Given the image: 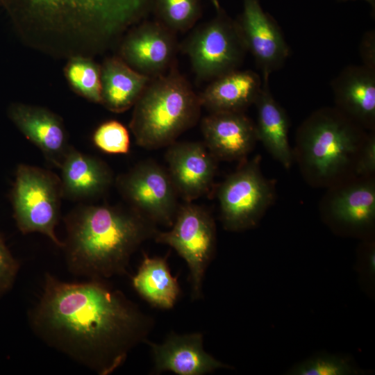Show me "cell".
Returning <instances> with one entry per match:
<instances>
[{"label":"cell","instance_id":"obj_16","mask_svg":"<svg viewBox=\"0 0 375 375\" xmlns=\"http://www.w3.org/2000/svg\"><path fill=\"white\" fill-rule=\"evenodd\" d=\"M203 143L217 160H244L258 138L256 125L244 112H215L203 118Z\"/></svg>","mask_w":375,"mask_h":375},{"label":"cell","instance_id":"obj_2","mask_svg":"<svg viewBox=\"0 0 375 375\" xmlns=\"http://www.w3.org/2000/svg\"><path fill=\"white\" fill-rule=\"evenodd\" d=\"M30 45L64 57L109 49L152 10L153 0H0Z\"/></svg>","mask_w":375,"mask_h":375},{"label":"cell","instance_id":"obj_20","mask_svg":"<svg viewBox=\"0 0 375 375\" xmlns=\"http://www.w3.org/2000/svg\"><path fill=\"white\" fill-rule=\"evenodd\" d=\"M62 197L85 199L103 193L112 182L109 167L100 159L70 148L60 167Z\"/></svg>","mask_w":375,"mask_h":375},{"label":"cell","instance_id":"obj_25","mask_svg":"<svg viewBox=\"0 0 375 375\" xmlns=\"http://www.w3.org/2000/svg\"><path fill=\"white\" fill-rule=\"evenodd\" d=\"M156 20L174 32L192 28L201 16V0H153Z\"/></svg>","mask_w":375,"mask_h":375},{"label":"cell","instance_id":"obj_18","mask_svg":"<svg viewBox=\"0 0 375 375\" xmlns=\"http://www.w3.org/2000/svg\"><path fill=\"white\" fill-rule=\"evenodd\" d=\"M9 113L20 131L42 152L46 159L60 167L71 147L60 117L42 107L26 104L13 105Z\"/></svg>","mask_w":375,"mask_h":375},{"label":"cell","instance_id":"obj_7","mask_svg":"<svg viewBox=\"0 0 375 375\" xmlns=\"http://www.w3.org/2000/svg\"><path fill=\"white\" fill-rule=\"evenodd\" d=\"M62 197L60 179L56 174L34 166L19 165L12 191L14 218L19 230L24 234H44L62 247L55 232Z\"/></svg>","mask_w":375,"mask_h":375},{"label":"cell","instance_id":"obj_11","mask_svg":"<svg viewBox=\"0 0 375 375\" xmlns=\"http://www.w3.org/2000/svg\"><path fill=\"white\" fill-rule=\"evenodd\" d=\"M116 183L130 208L156 224L172 226L179 197L166 168L147 160L119 176Z\"/></svg>","mask_w":375,"mask_h":375},{"label":"cell","instance_id":"obj_5","mask_svg":"<svg viewBox=\"0 0 375 375\" xmlns=\"http://www.w3.org/2000/svg\"><path fill=\"white\" fill-rule=\"evenodd\" d=\"M201 108L199 94L176 62L150 80L133 106L129 127L139 146L167 147L198 122Z\"/></svg>","mask_w":375,"mask_h":375},{"label":"cell","instance_id":"obj_17","mask_svg":"<svg viewBox=\"0 0 375 375\" xmlns=\"http://www.w3.org/2000/svg\"><path fill=\"white\" fill-rule=\"evenodd\" d=\"M335 108L369 131H375V70L349 65L331 81Z\"/></svg>","mask_w":375,"mask_h":375},{"label":"cell","instance_id":"obj_33","mask_svg":"<svg viewBox=\"0 0 375 375\" xmlns=\"http://www.w3.org/2000/svg\"><path fill=\"white\" fill-rule=\"evenodd\" d=\"M211 1V3H212V5L214 6V7L215 8V9L218 8L220 7V5H219V0H210Z\"/></svg>","mask_w":375,"mask_h":375},{"label":"cell","instance_id":"obj_24","mask_svg":"<svg viewBox=\"0 0 375 375\" xmlns=\"http://www.w3.org/2000/svg\"><path fill=\"white\" fill-rule=\"evenodd\" d=\"M64 73L76 93L92 102L101 103V65L91 57L81 55L69 57Z\"/></svg>","mask_w":375,"mask_h":375},{"label":"cell","instance_id":"obj_19","mask_svg":"<svg viewBox=\"0 0 375 375\" xmlns=\"http://www.w3.org/2000/svg\"><path fill=\"white\" fill-rule=\"evenodd\" d=\"M262 86L258 74L238 69L211 81L199 97L210 112H244L255 103Z\"/></svg>","mask_w":375,"mask_h":375},{"label":"cell","instance_id":"obj_10","mask_svg":"<svg viewBox=\"0 0 375 375\" xmlns=\"http://www.w3.org/2000/svg\"><path fill=\"white\" fill-rule=\"evenodd\" d=\"M353 176L332 186L322 199L324 221L342 235L372 238L375 224V180Z\"/></svg>","mask_w":375,"mask_h":375},{"label":"cell","instance_id":"obj_21","mask_svg":"<svg viewBox=\"0 0 375 375\" xmlns=\"http://www.w3.org/2000/svg\"><path fill=\"white\" fill-rule=\"evenodd\" d=\"M254 105L257 110L255 125L258 141L262 143L266 150L283 167L290 169L294 156L288 138L289 118L271 93L269 81H262L261 91Z\"/></svg>","mask_w":375,"mask_h":375},{"label":"cell","instance_id":"obj_31","mask_svg":"<svg viewBox=\"0 0 375 375\" xmlns=\"http://www.w3.org/2000/svg\"><path fill=\"white\" fill-rule=\"evenodd\" d=\"M359 49L362 65L375 70V32L374 30L365 33L362 37Z\"/></svg>","mask_w":375,"mask_h":375},{"label":"cell","instance_id":"obj_12","mask_svg":"<svg viewBox=\"0 0 375 375\" xmlns=\"http://www.w3.org/2000/svg\"><path fill=\"white\" fill-rule=\"evenodd\" d=\"M176 33L156 20H143L127 32L119 57L151 78L165 74L176 62Z\"/></svg>","mask_w":375,"mask_h":375},{"label":"cell","instance_id":"obj_30","mask_svg":"<svg viewBox=\"0 0 375 375\" xmlns=\"http://www.w3.org/2000/svg\"><path fill=\"white\" fill-rule=\"evenodd\" d=\"M375 172V133H368L358 155L354 167L355 176H372Z\"/></svg>","mask_w":375,"mask_h":375},{"label":"cell","instance_id":"obj_22","mask_svg":"<svg viewBox=\"0 0 375 375\" xmlns=\"http://www.w3.org/2000/svg\"><path fill=\"white\" fill-rule=\"evenodd\" d=\"M101 78V103L116 113L133 107L151 79L133 69L119 56L103 61Z\"/></svg>","mask_w":375,"mask_h":375},{"label":"cell","instance_id":"obj_28","mask_svg":"<svg viewBox=\"0 0 375 375\" xmlns=\"http://www.w3.org/2000/svg\"><path fill=\"white\" fill-rule=\"evenodd\" d=\"M357 256L356 270L366 292H372L375 274V245L374 238L362 240Z\"/></svg>","mask_w":375,"mask_h":375},{"label":"cell","instance_id":"obj_32","mask_svg":"<svg viewBox=\"0 0 375 375\" xmlns=\"http://www.w3.org/2000/svg\"><path fill=\"white\" fill-rule=\"evenodd\" d=\"M340 1H349V0H340ZM364 1H365L368 3H369V5L371 6L373 10H374V9H375V0H364Z\"/></svg>","mask_w":375,"mask_h":375},{"label":"cell","instance_id":"obj_29","mask_svg":"<svg viewBox=\"0 0 375 375\" xmlns=\"http://www.w3.org/2000/svg\"><path fill=\"white\" fill-rule=\"evenodd\" d=\"M19 269V264L10 252L0 235V296L12 286Z\"/></svg>","mask_w":375,"mask_h":375},{"label":"cell","instance_id":"obj_14","mask_svg":"<svg viewBox=\"0 0 375 375\" xmlns=\"http://www.w3.org/2000/svg\"><path fill=\"white\" fill-rule=\"evenodd\" d=\"M167 171L179 197L192 202L211 190L217 160L203 142H176L167 147Z\"/></svg>","mask_w":375,"mask_h":375},{"label":"cell","instance_id":"obj_3","mask_svg":"<svg viewBox=\"0 0 375 375\" xmlns=\"http://www.w3.org/2000/svg\"><path fill=\"white\" fill-rule=\"evenodd\" d=\"M65 250L69 270L89 279L123 275L132 254L158 230L131 208L82 206L66 218Z\"/></svg>","mask_w":375,"mask_h":375},{"label":"cell","instance_id":"obj_8","mask_svg":"<svg viewBox=\"0 0 375 375\" xmlns=\"http://www.w3.org/2000/svg\"><path fill=\"white\" fill-rule=\"evenodd\" d=\"M259 156L242 160L218 188L220 220L226 231L240 232L255 228L272 204L274 186L262 174Z\"/></svg>","mask_w":375,"mask_h":375},{"label":"cell","instance_id":"obj_6","mask_svg":"<svg viewBox=\"0 0 375 375\" xmlns=\"http://www.w3.org/2000/svg\"><path fill=\"white\" fill-rule=\"evenodd\" d=\"M215 10L213 18L194 28L179 44L201 81L238 69L248 52L235 19L221 6Z\"/></svg>","mask_w":375,"mask_h":375},{"label":"cell","instance_id":"obj_15","mask_svg":"<svg viewBox=\"0 0 375 375\" xmlns=\"http://www.w3.org/2000/svg\"><path fill=\"white\" fill-rule=\"evenodd\" d=\"M201 333H170L160 344L147 340L153 357V374L172 372L178 375H203L219 369L231 368L208 353Z\"/></svg>","mask_w":375,"mask_h":375},{"label":"cell","instance_id":"obj_23","mask_svg":"<svg viewBox=\"0 0 375 375\" xmlns=\"http://www.w3.org/2000/svg\"><path fill=\"white\" fill-rule=\"evenodd\" d=\"M131 283L142 299L160 309L172 308L181 293L178 279L172 275L167 257H149L144 254Z\"/></svg>","mask_w":375,"mask_h":375},{"label":"cell","instance_id":"obj_26","mask_svg":"<svg viewBox=\"0 0 375 375\" xmlns=\"http://www.w3.org/2000/svg\"><path fill=\"white\" fill-rule=\"evenodd\" d=\"M362 370L350 358L335 354L312 356L292 367L288 374L349 375L360 374Z\"/></svg>","mask_w":375,"mask_h":375},{"label":"cell","instance_id":"obj_1","mask_svg":"<svg viewBox=\"0 0 375 375\" xmlns=\"http://www.w3.org/2000/svg\"><path fill=\"white\" fill-rule=\"evenodd\" d=\"M31 322L46 342L99 375L119 368L153 326L150 316L105 279L66 283L49 274Z\"/></svg>","mask_w":375,"mask_h":375},{"label":"cell","instance_id":"obj_27","mask_svg":"<svg viewBox=\"0 0 375 375\" xmlns=\"http://www.w3.org/2000/svg\"><path fill=\"white\" fill-rule=\"evenodd\" d=\"M94 145L109 154H126L130 149V135L126 126L117 120L100 124L92 136Z\"/></svg>","mask_w":375,"mask_h":375},{"label":"cell","instance_id":"obj_13","mask_svg":"<svg viewBox=\"0 0 375 375\" xmlns=\"http://www.w3.org/2000/svg\"><path fill=\"white\" fill-rule=\"evenodd\" d=\"M243 8L235 19L247 51L262 73V81L283 67L290 51L274 19L261 7L259 0H242Z\"/></svg>","mask_w":375,"mask_h":375},{"label":"cell","instance_id":"obj_4","mask_svg":"<svg viewBox=\"0 0 375 375\" xmlns=\"http://www.w3.org/2000/svg\"><path fill=\"white\" fill-rule=\"evenodd\" d=\"M365 131L335 107L312 112L297 129L293 151L306 181L328 188L355 176Z\"/></svg>","mask_w":375,"mask_h":375},{"label":"cell","instance_id":"obj_9","mask_svg":"<svg viewBox=\"0 0 375 375\" xmlns=\"http://www.w3.org/2000/svg\"><path fill=\"white\" fill-rule=\"evenodd\" d=\"M154 238L172 247L186 262L192 299H199L205 273L216 249V226L211 214L202 206L185 201L179 206L171 229L158 231Z\"/></svg>","mask_w":375,"mask_h":375}]
</instances>
